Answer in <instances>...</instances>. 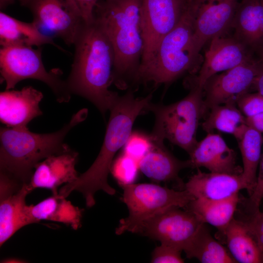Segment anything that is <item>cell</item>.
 <instances>
[{"mask_svg":"<svg viewBox=\"0 0 263 263\" xmlns=\"http://www.w3.org/2000/svg\"><path fill=\"white\" fill-rule=\"evenodd\" d=\"M78 156V153L71 149L39 162L27 184L30 192L41 188L50 190L52 194H58L57 188L60 185L70 183L78 176L75 169Z\"/></svg>","mask_w":263,"mask_h":263,"instance_id":"16","label":"cell"},{"mask_svg":"<svg viewBox=\"0 0 263 263\" xmlns=\"http://www.w3.org/2000/svg\"><path fill=\"white\" fill-rule=\"evenodd\" d=\"M182 250L177 247L161 244L156 247L152 253L151 262L153 263H182Z\"/></svg>","mask_w":263,"mask_h":263,"instance_id":"32","label":"cell"},{"mask_svg":"<svg viewBox=\"0 0 263 263\" xmlns=\"http://www.w3.org/2000/svg\"><path fill=\"white\" fill-rule=\"evenodd\" d=\"M186 1L142 0L141 25L144 50L139 69L150 62L161 40L178 23Z\"/></svg>","mask_w":263,"mask_h":263,"instance_id":"11","label":"cell"},{"mask_svg":"<svg viewBox=\"0 0 263 263\" xmlns=\"http://www.w3.org/2000/svg\"><path fill=\"white\" fill-rule=\"evenodd\" d=\"M246 125L261 133L263 132V113L249 117H245Z\"/></svg>","mask_w":263,"mask_h":263,"instance_id":"36","label":"cell"},{"mask_svg":"<svg viewBox=\"0 0 263 263\" xmlns=\"http://www.w3.org/2000/svg\"><path fill=\"white\" fill-rule=\"evenodd\" d=\"M22 260L19 259H16V258H11V259H5L4 260H3L2 262H4V263H22L24 262Z\"/></svg>","mask_w":263,"mask_h":263,"instance_id":"40","label":"cell"},{"mask_svg":"<svg viewBox=\"0 0 263 263\" xmlns=\"http://www.w3.org/2000/svg\"><path fill=\"white\" fill-rule=\"evenodd\" d=\"M262 133L246 125L235 138L238 142L241 153L243 167L242 176L250 196L255 188L257 179V169L261 157L263 144Z\"/></svg>","mask_w":263,"mask_h":263,"instance_id":"26","label":"cell"},{"mask_svg":"<svg viewBox=\"0 0 263 263\" xmlns=\"http://www.w3.org/2000/svg\"><path fill=\"white\" fill-rule=\"evenodd\" d=\"M221 233L237 263H263L256 236L245 220L233 218Z\"/></svg>","mask_w":263,"mask_h":263,"instance_id":"22","label":"cell"},{"mask_svg":"<svg viewBox=\"0 0 263 263\" xmlns=\"http://www.w3.org/2000/svg\"><path fill=\"white\" fill-rule=\"evenodd\" d=\"M255 56L263 67V49L255 54Z\"/></svg>","mask_w":263,"mask_h":263,"instance_id":"39","label":"cell"},{"mask_svg":"<svg viewBox=\"0 0 263 263\" xmlns=\"http://www.w3.org/2000/svg\"><path fill=\"white\" fill-rule=\"evenodd\" d=\"M236 105L245 117L263 113V95L256 92L247 93L241 96Z\"/></svg>","mask_w":263,"mask_h":263,"instance_id":"31","label":"cell"},{"mask_svg":"<svg viewBox=\"0 0 263 263\" xmlns=\"http://www.w3.org/2000/svg\"><path fill=\"white\" fill-rule=\"evenodd\" d=\"M200 0H186L177 25L159 43L149 63L139 69L135 83L169 84L196 68L199 56L193 44L194 21Z\"/></svg>","mask_w":263,"mask_h":263,"instance_id":"5","label":"cell"},{"mask_svg":"<svg viewBox=\"0 0 263 263\" xmlns=\"http://www.w3.org/2000/svg\"><path fill=\"white\" fill-rule=\"evenodd\" d=\"M241 0H200L194 27L193 44L199 53L205 44L213 38L231 29Z\"/></svg>","mask_w":263,"mask_h":263,"instance_id":"14","label":"cell"},{"mask_svg":"<svg viewBox=\"0 0 263 263\" xmlns=\"http://www.w3.org/2000/svg\"><path fill=\"white\" fill-rule=\"evenodd\" d=\"M15 0H0V8L3 9L14 2Z\"/></svg>","mask_w":263,"mask_h":263,"instance_id":"38","label":"cell"},{"mask_svg":"<svg viewBox=\"0 0 263 263\" xmlns=\"http://www.w3.org/2000/svg\"><path fill=\"white\" fill-rule=\"evenodd\" d=\"M27 184L20 189L0 197V245L20 228L34 222L26 198L30 192Z\"/></svg>","mask_w":263,"mask_h":263,"instance_id":"21","label":"cell"},{"mask_svg":"<svg viewBox=\"0 0 263 263\" xmlns=\"http://www.w3.org/2000/svg\"><path fill=\"white\" fill-rule=\"evenodd\" d=\"M262 68V65L255 57L209 77L203 87L204 117L215 106L236 104L241 96L252 90Z\"/></svg>","mask_w":263,"mask_h":263,"instance_id":"10","label":"cell"},{"mask_svg":"<svg viewBox=\"0 0 263 263\" xmlns=\"http://www.w3.org/2000/svg\"><path fill=\"white\" fill-rule=\"evenodd\" d=\"M152 94L136 98L130 91L117 98L111 109L103 144L99 153L91 166L78 175L73 182L65 184L58 192L66 198L74 191L84 196L86 206L92 207L95 203L94 194L102 190L113 195L116 190L108 182L113 160L116 152L124 146L132 134V128L136 118L148 111Z\"/></svg>","mask_w":263,"mask_h":263,"instance_id":"2","label":"cell"},{"mask_svg":"<svg viewBox=\"0 0 263 263\" xmlns=\"http://www.w3.org/2000/svg\"><path fill=\"white\" fill-rule=\"evenodd\" d=\"M29 210L34 223L50 221L63 223L75 230L81 225L83 209L74 206L58 193L30 205Z\"/></svg>","mask_w":263,"mask_h":263,"instance_id":"24","label":"cell"},{"mask_svg":"<svg viewBox=\"0 0 263 263\" xmlns=\"http://www.w3.org/2000/svg\"><path fill=\"white\" fill-rule=\"evenodd\" d=\"M263 198V153L261 155L257 174L256 185L248 198L242 199L243 206L251 211H258Z\"/></svg>","mask_w":263,"mask_h":263,"instance_id":"33","label":"cell"},{"mask_svg":"<svg viewBox=\"0 0 263 263\" xmlns=\"http://www.w3.org/2000/svg\"><path fill=\"white\" fill-rule=\"evenodd\" d=\"M28 8L33 22L44 35L61 38L66 45L74 44L84 21L74 0H19Z\"/></svg>","mask_w":263,"mask_h":263,"instance_id":"9","label":"cell"},{"mask_svg":"<svg viewBox=\"0 0 263 263\" xmlns=\"http://www.w3.org/2000/svg\"><path fill=\"white\" fill-rule=\"evenodd\" d=\"M252 90L263 95V67L256 76Z\"/></svg>","mask_w":263,"mask_h":263,"instance_id":"37","label":"cell"},{"mask_svg":"<svg viewBox=\"0 0 263 263\" xmlns=\"http://www.w3.org/2000/svg\"></svg>","mask_w":263,"mask_h":263,"instance_id":"42","label":"cell"},{"mask_svg":"<svg viewBox=\"0 0 263 263\" xmlns=\"http://www.w3.org/2000/svg\"><path fill=\"white\" fill-rule=\"evenodd\" d=\"M138 168L136 160L124 153L112 164L111 171L122 184H130L136 176Z\"/></svg>","mask_w":263,"mask_h":263,"instance_id":"29","label":"cell"},{"mask_svg":"<svg viewBox=\"0 0 263 263\" xmlns=\"http://www.w3.org/2000/svg\"><path fill=\"white\" fill-rule=\"evenodd\" d=\"M207 114L201 127L207 133L216 130L230 133L235 137L246 125L245 116L235 103L215 106Z\"/></svg>","mask_w":263,"mask_h":263,"instance_id":"28","label":"cell"},{"mask_svg":"<svg viewBox=\"0 0 263 263\" xmlns=\"http://www.w3.org/2000/svg\"><path fill=\"white\" fill-rule=\"evenodd\" d=\"M0 44L1 47L11 45L40 46L51 44L65 51L56 45L53 39L43 34L33 22L18 20L4 12H0Z\"/></svg>","mask_w":263,"mask_h":263,"instance_id":"23","label":"cell"},{"mask_svg":"<svg viewBox=\"0 0 263 263\" xmlns=\"http://www.w3.org/2000/svg\"><path fill=\"white\" fill-rule=\"evenodd\" d=\"M226 34L211 39L204 62L197 74L189 77L186 84L203 89L211 76L254 59L255 56L233 35Z\"/></svg>","mask_w":263,"mask_h":263,"instance_id":"13","label":"cell"},{"mask_svg":"<svg viewBox=\"0 0 263 263\" xmlns=\"http://www.w3.org/2000/svg\"><path fill=\"white\" fill-rule=\"evenodd\" d=\"M150 137L151 146L138 161V168L154 181H175L184 189V184L178 175L182 169L190 168L189 160L178 159L166 148L164 141Z\"/></svg>","mask_w":263,"mask_h":263,"instance_id":"19","label":"cell"},{"mask_svg":"<svg viewBox=\"0 0 263 263\" xmlns=\"http://www.w3.org/2000/svg\"><path fill=\"white\" fill-rule=\"evenodd\" d=\"M191 168L204 167L210 172L241 174L243 168L236 163V153L218 134L207 133L188 154Z\"/></svg>","mask_w":263,"mask_h":263,"instance_id":"15","label":"cell"},{"mask_svg":"<svg viewBox=\"0 0 263 263\" xmlns=\"http://www.w3.org/2000/svg\"><path fill=\"white\" fill-rule=\"evenodd\" d=\"M188 259L202 263H236L228 249L210 234L203 224L183 250Z\"/></svg>","mask_w":263,"mask_h":263,"instance_id":"27","label":"cell"},{"mask_svg":"<svg viewBox=\"0 0 263 263\" xmlns=\"http://www.w3.org/2000/svg\"><path fill=\"white\" fill-rule=\"evenodd\" d=\"M142 0L98 2L94 19L113 49V83L120 89L135 84L144 50L141 25Z\"/></svg>","mask_w":263,"mask_h":263,"instance_id":"3","label":"cell"},{"mask_svg":"<svg viewBox=\"0 0 263 263\" xmlns=\"http://www.w3.org/2000/svg\"><path fill=\"white\" fill-rule=\"evenodd\" d=\"M87 115V109H81L60 130L47 133H34L27 127H1L0 172L22 184H28L38 163L50 156L71 150L64 142L65 138Z\"/></svg>","mask_w":263,"mask_h":263,"instance_id":"4","label":"cell"},{"mask_svg":"<svg viewBox=\"0 0 263 263\" xmlns=\"http://www.w3.org/2000/svg\"><path fill=\"white\" fill-rule=\"evenodd\" d=\"M180 208H169L143 221L134 233L183 251L205 223L190 210L183 211Z\"/></svg>","mask_w":263,"mask_h":263,"instance_id":"12","label":"cell"},{"mask_svg":"<svg viewBox=\"0 0 263 263\" xmlns=\"http://www.w3.org/2000/svg\"></svg>","mask_w":263,"mask_h":263,"instance_id":"41","label":"cell"},{"mask_svg":"<svg viewBox=\"0 0 263 263\" xmlns=\"http://www.w3.org/2000/svg\"><path fill=\"white\" fill-rule=\"evenodd\" d=\"M249 225L257 238L263 260V212L244 213L242 217Z\"/></svg>","mask_w":263,"mask_h":263,"instance_id":"34","label":"cell"},{"mask_svg":"<svg viewBox=\"0 0 263 263\" xmlns=\"http://www.w3.org/2000/svg\"><path fill=\"white\" fill-rule=\"evenodd\" d=\"M0 72L6 90L15 88L18 83L26 79H34L45 83L60 103L70 100V93L66 81L61 78L59 69L47 71L44 66L41 48L24 45L1 47L0 50Z\"/></svg>","mask_w":263,"mask_h":263,"instance_id":"7","label":"cell"},{"mask_svg":"<svg viewBox=\"0 0 263 263\" xmlns=\"http://www.w3.org/2000/svg\"><path fill=\"white\" fill-rule=\"evenodd\" d=\"M189 88V93L182 100L167 105L150 102L148 109L155 115L150 136L163 141L167 139L188 154L198 142L196 132L200 120L204 117L203 89Z\"/></svg>","mask_w":263,"mask_h":263,"instance_id":"6","label":"cell"},{"mask_svg":"<svg viewBox=\"0 0 263 263\" xmlns=\"http://www.w3.org/2000/svg\"><path fill=\"white\" fill-rule=\"evenodd\" d=\"M152 145L150 136L139 133L131 134L124 145V153L139 161L150 149Z\"/></svg>","mask_w":263,"mask_h":263,"instance_id":"30","label":"cell"},{"mask_svg":"<svg viewBox=\"0 0 263 263\" xmlns=\"http://www.w3.org/2000/svg\"><path fill=\"white\" fill-rule=\"evenodd\" d=\"M246 188L242 174L206 173L199 169L184 186L195 198L214 200L227 198Z\"/></svg>","mask_w":263,"mask_h":263,"instance_id":"18","label":"cell"},{"mask_svg":"<svg viewBox=\"0 0 263 263\" xmlns=\"http://www.w3.org/2000/svg\"><path fill=\"white\" fill-rule=\"evenodd\" d=\"M43 97L42 93L32 86L0 92L1 122L8 127H27L32 120L42 114L39 104Z\"/></svg>","mask_w":263,"mask_h":263,"instance_id":"17","label":"cell"},{"mask_svg":"<svg viewBox=\"0 0 263 263\" xmlns=\"http://www.w3.org/2000/svg\"><path fill=\"white\" fill-rule=\"evenodd\" d=\"M84 22L89 23L94 19V10L99 0H74Z\"/></svg>","mask_w":263,"mask_h":263,"instance_id":"35","label":"cell"},{"mask_svg":"<svg viewBox=\"0 0 263 263\" xmlns=\"http://www.w3.org/2000/svg\"><path fill=\"white\" fill-rule=\"evenodd\" d=\"M74 45V61L66 80L68 89L72 94L91 102L104 115L119 97L109 89L114 62L112 45L95 19L83 22Z\"/></svg>","mask_w":263,"mask_h":263,"instance_id":"1","label":"cell"},{"mask_svg":"<svg viewBox=\"0 0 263 263\" xmlns=\"http://www.w3.org/2000/svg\"><path fill=\"white\" fill-rule=\"evenodd\" d=\"M240 201L238 193L222 200L195 198L186 207L202 223L213 225L221 233L234 218Z\"/></svg>","mask_w":263,"mask_h":263,"instance_id":"25","label":"cell"},{"mask_svg":"<svg viewBox=\"0 0 263 263\" xmlns=\"http://www.w3.org/2000/svg\"><path fill=\"white\" fill-rule=\"evenodd\" d=\"M231 29L233 36L255 56L263 49V0H241Z\"/></svg>","mask_w":263,"mask_h":263,"instance_id":"20","label":"cell"},{"mask_svg":"<svg viewBox=\"0 0 263 263\" xmlns=\"http://www.w3.org/2000/svg\"><path fill=\"white\" fill-rule=\"evenodd\" d=\"M122 201L129 215L119 221L117 235L126 231L134 233L143 221L171 207H186L195 198L187 190L175 191L149 183L122 184Z\"/></svg>","mask_w":263,"mask_h":263,"instance_id":"8","label":"cell"}]
</instances>
